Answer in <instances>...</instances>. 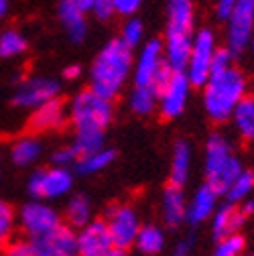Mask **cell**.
<instances>
[{"instance_id": "cell-44", "label": "cell", "mask_w": 254, "mask_h": 256, "mask_svg": "<svg viewBox=\"0 0 254 256\" xmlns=\"http://www.w3.org/2000/svg\"><path fill=\"white\" fill-rule=\"evenodd\" d=\"M250 49H252V53H254V35H252V39H250Z\"/></svg>"}, {"instance_id": "cell-11", "label": "cell", "mask_w": 254, "mask_h": 256, "mask_svg": "<svg viewBox=\"0 0 254 256\" xmlns=\"http://www.w3.org/2000/svg\"><path fill=\"white\" fill-rule=\"evenodd\" d=\"M59 92H61V84L53 78H47V76L28 78L16 88L12 96V104L22 110H35L41 104L53 98H59Z\"/></svg>"}, {"instance_id": "cell-19", "label": "cell", "mask_w": 254, "mask_h": 256, "mask_svg": "<svg viewBox=\"0 0 254 256\" xmlns=\"http://www.w3.org/2000/svg\"><path fill=\"white\" fill-rule=\"evenodd\" d=\"M185 212H187V198L183 187L167 185L161 194V218L167 228L175 230L181 224H185Z\"/></svg>"}, {"instance_id": "cell-12", "label": "cell", "mask_w": 254, "mask_h": 256, "mask_svg": "<svg viewBox=\"0 0 254 256\" xmlns=\"http://www.w3.org/2000/svg\"><path fill=\"white\" fill-rule=\"evenodd\" d=\"M254 30V0H236V6L228 18V45L232 55L242 53L252 39Z\"/></svg>"}, {"instance_id": "cell-18", "label": "cell", "mask_w": 254, "mask_h": 256, "mask_svg": "<svg viewBox=\"0 0 254 256\" xmlns=\"http://www.w3.org/2000/svg\"><path fill=\"white\" fill-rule=\"evenodd\" d=\"M246 216L242 214V210L234 204H224V206H218L216 214L210 220V226H212V236L214 240L220 238H226L230 234H238L242 230V226L246 224Z\"/></svg>"}, {"instance_id": "cell-20", "label": "cell", "mask_w": 254, "mask_h": 256, "mask_svg": "<svg viewBox=\"0 0 254 256\" xmlns=\"http://www.w3.org/2000/svg\"><path fill=\"white\" fill-rule=\"evenodd\" d=\"M194 169V146L187 140H177L171 152V167H169V185L185 187Z\"/></svg>"}, {"instance_id": "cell-31", "label": "cell", "mask_w": 254, "mask_h": 256, "mask_svg": "<svg viewBox=\"0 0 254 256\" xmlns=\"http://www.w3.org/2000/svg\"><path fill=\"white\" fill-rule=\"evenodd\" d=\"M16 230V214L10 204L0 200V248H4Z\"/></svg>"}, {"instance_id": "cell-4", "label": "cell", "mask_w": 254, "mask_h": 256, "mask_svg": "<svg viewBox=\"0 0 254 256\" xmlns=\"http://www.w3.org/2000/svg\"><path fill=\"white\" fill-rule=\"evenodd\" d=\"M244 171L242 158L234 152L230 138L224 132H212L204 146V175L216 194L226 196L228 187Z\"/></svg>"}, {"instance_id": "cell-29", "label": "cell", "mask_w": 254, "mask_h": 256, "mask_svg": "<svg viewBox=\"0 0 254 256\" xmlns=\"http://www.w3.org/2000/svg\"><path fill=\"white\" fill-rule=\"evenodd\" d=\"M26 51V39L14 28H6L2 35H0V57L10 59V57H18Z\"/></svg>"}, {"instance_id": "cell-43", "label": "cell", "mask_w": 254, "mask_h": 256, "mask_svg": "<svg viewBox=\"0 0 254 256\" xmlns=\"http://www.w3.org/2000/svg\"><path fill=\"white\" fill-rule=\"evenodd\" d=\"M8 8H10V2H8V0H0V18L6 16Z\"/></svg>"}, {"instance_id": "cell-30", "label": "cell", "mask_w": 254, "mask_h": 256, "mask_svg": "<svg viewBox=\"0 0 254 256\" xmlns=\"http://www.w3.org/2000/svg\"><path fill=\"white\" fill-rule=\"evenodd\" d=\"M244 250H246V238L238 232L216 240L212 256H244Z\"/></svg>"}, {"instance_id": "cell-45", "label": "cell", "mask_w": 254, "mask_h": 256, "mask_svg": "<svg viewBox=\"0 0 254 256\" xmlns=\"http://www.w3.org/2000/svg\"><path fill=\"white\" fill-rule=\"evenodd\" d=\"M248 256H254V250H252V252H250V254H248Z\"/></svg>"}, {"instance_id": "cell-39", "label": "cell", "mask_w": 254, "mask_h": 256, "mask_svg": "<svg viewBox=\"0 0 254 256\" xmlns=\"http://www.w3.org/2000/svg\"><path fill=\"white\" fill-rule=\"evenodd\" d=\"M82 74H84L82 66H68L66 70H63V78H66V80H70V82H76V80H80V78H82Z\"/></svg>"}, {"instance_id": "cell-25", "label": "cell", "mask_w": 254, "mask_h": 256, "mask_svg": "<svg viewBox=\"0 0 254 256\" xmlns=\"http://www.w3.org/2000/svg\"><path fill=\"white\" fill-rule=\"evenodd\" d=\"M66 224L74 230L84 228L86 224H90L94 220V206L92 200L84 194H74L72 198H68L66 202Z\"/></svg>"}, {"instance_id": "cell-24", "label": "cell", "mask_w": 254, "mask_h": 256, "mask_svg": "<svg viewBox=\"0 0 254 256\" xmlns=\"http://www.w3.org/2000/svg\"><path fill=\"white\" fill-rule=\"evenodd\" d=\"M59 18L66 26V33L72 39V43H82L88 37V22H86V12L78 10L68 0H61L59 4Z\"/></svg>"}, {"instance_id": "cell-14", "label": "cell", "mask_w": 254, "mask_h": 256, "mask_svg": "<svg viewBox=\"0 0 254 256\" xmlns=\"http://www.w3.org/2000/svg\"><path fill=\"white\" fill-rule=\"evenodd\" d=\"M68 106L59 98H53L39 108L33 110L28 118V130L33 134H43V132H53L66 126L68 122Z\"/></svg>"}, {"instance_id": "cell-16", "label": "cell", "mask_w": 254, "mask_h": 256, "mask_svg": "<svg viewBox=\"0 0 254 256\" xmlns=\"http://www.w3.org/2000/svg\"><path fill=\"white\" fill-rule=\"evenodd\" d=\"M41 256H78V238L76 230L68 224H59L49 234L33 240Z\"/></svg>"}, {"instance_id": "cell-28", "label": "cell", "mask_w": 254, "mask_h": 256, "mask_svg": "<svg viewBox=\"0 0 254 256\" xmlns=\"http://www.w3.org/2000/svg\"><path fill=\"white\" fill-rule=\"evenodd\" d=\"M252 191H254V171L252 169H244L234 179V183L228 187L224 198L228 200V204L240 206L242 202H246L248 198H252Z\"/></svg>"}, {"instance_id": "cell-17", "label": "cell", "mask_w": 254, "mask_h": 256, "mask_svg": "<svg viewBox=\"0 0 254 256\" xmlns=\"http://www.w3.org/2000/svg\"><path fill=\"white\" fill-rule=\"evenodd\" d=\"M218 200L220 196L208 185L202 183L196 191L192 200H187V212H185V222L189 224L192 228H198L202 224H208L212 220V216L218 210Z\"/></svg>"}, {"instance_id": "cell-8", "label": "cell", "mask_w": 254, "mask_h": 256, "mask_svg": "<svg viewBox=\"0 0 254 256\" xmlns=\"http://www.w3.org/2000/svg\"><path fill=\"white\" fill-rule=\"evenodd\" d=\"M59 224H63L59 212L49 202H41V200H30L16 214V226H20V230L28 240H37L49 234Z\"/></svg>"}, {"instance_id": "cell-6", "label": "cell", "mask_w": 254, "mask_h": 256, "mask_svg": "<svg viewBox=\"0 0 254 256\" xmlns=\"http://www.w3.org/2000/svg\"><path fill=\"white\" fill-rule=\"evenodd\" d=\"M74 189V175L66 167H47L35 169L26 179V191L33 200L55 202L68 198Z\"/></svg>"}, {"instance_id": "cell-38", "label": "cell", "mask_w": 254, "mask_h": 256, "mask_svg": "<svg viewBox=\"0 0 254 256\" xmlns=\"http://www.w3.org/2000/svg\"><path fill=\"white\" fill-rule=\"evenodd\" d=\"M234 6H236V0H218L216 2V16L220 20H228Z\"/></svg>"}, {"instance_id": "cell-9", "label": "cell", "mask_w": 254, "mask_h": 256, "mask_svg": "<svg viewBox=\"0 0 254 256\" xmlns=\"http://www.w3.org/2000/svg\"><path fill=\"white\" fill-rule=\"evenodd\" d=\"M106 226H108V232H110V238H112V246H118V248H124L128 250L130 246H134V240H136V234L142 226L140 222V214L134 206L130 204H114L106 218Z\"/></svg>"}, {"instance_id": "cell-40", "label": "cell", "mask_w": 254, "mask_h": 256, "mask_svg": "<svg viewBox=\"0 0 254 256\" xmlns=\"http://www.w3.org/2000/svg\"><path fill=\"white\" fill-rule=\"evenodd\" d=\"M70 4H74L78 10H82V12H88V10H92V4H94V0H68Z\"/></svg>"}, {"instance_id": "cell-34", "label": "cell", "mask_w": 254, "mask_h": 256, "mask_svg": "<svg viewBox=\"0 0 254 256\" xmlns=\"http://www.w3.org/2000/svg\"><path fill=\"white\" fill-rule=\"evenodd\" d=\"M76 161H78V152H76L74 144H61L51 152V165L53 167L70 169L72 165H76Z\"/></svg>"}, {"instance_id": "cell-5", "label": "cell", "mask_w": 254, "mask_h": 256, "mask_svg": "<svg viewBox=\"0 0 254 256\" xmlns=\"http://www.w3.org/2000/svg\"><path fill=\"white\" fill-rule=\"evenodd\" d=\"M173 70L165 63V55H163V43L158 39L146 41L134 61L132 68V80L136 88H152L156 94L161 90L167 80L171 78Z\"/></svg>"}, {"instance_id": "cell-2", "label": "cell", "mask_w": 254, "mask_h": 256, "mask_svg": "<svg viewBox=\"0 0 254 256\" xmlns=\"http://www.w3.org/2000/svg\"><path fill=\"white\" fill-rule=\"evenodd\" d=\"M132 49L124 45L118 37L108 41L90 68V90L106 100L118 98V94L124 90L126 82L132 76Z\"/></svg>"}, {"instance_id": "cell-41", "label": "cell", "mask_w": 254, "mask_h": 256, "mask_svg": "<svg viewBox=\"0 0 254 256\" xmlns=\"http://www.w3.org/2000/svg\"><path fill=\"white\" fill-rule=\"evenodd\" d=\"M238 208H240V210H242V214L248 218V216H252V214H254V200H252V198H248V200H246V202H242Z\"/></svg>"}, {"instance_id": "cell-33", "label": "cell", "mask_w": 254, "mask_h": 256, "mask_svg": "<svg viewBox=\"0 0 254 256\" xmlns=\"http://www.w3.org/2000/svg\"><path fill=\"white\" fill-rule=\"evenodd\" d=\"M2 256H41L37 244L33 240H10L4 248H2Z\"/></svg>"}, {"instance_id": "cell-15", "label": "cell", "mask_w": 254, "mask_h": 256, "mask_svg": "<svg viewBox=\"0 0 254 256\" xmlns=\"http://www.w3.org/2000/svg\"><path fill=\"white\" fill-rule=\"evenodd\" d=\"M78 256H102L112 248V238L104 220H92L84 228L76 230Z\"/></svg>"}, {"instance_id": "cell-3", "label": "cell", "mask_w": 254, "mask_h": 256, "mask_svg": "<svg viewBox=\"0 0 254 256\" xmlns=\"http://www.w3.org/2000/svg\"><path fill=\"white\" fill-rule=\"evenodd\" d=\"M202 90L204 110L208 118L216 124H224L232 118L234 108L248 94V80L236 66H230L226 70L212 72Z\"/></svg>"}, {"instance_id": "cell-10", "label": "cell", "mask_w": 254, "mask_h": 256, "mask_svg": "<svg viewBox=\"0 0 254 256\" xmlns=\"http://www.w3.org/2000/svg\"><path fill=\"white\" fill-rule=\"evenodd\" d=\"M189 94H192V84H189L185 72H173L167 84L156 94V110L163 120H175L183 116Z\"/></svg>"}, {"instance_id": "cell-7", "label": "cell", "mask_w": 254, "mask_h": 256, "mask_svg": "<svg viewBox=\"0 0 254 256\" xmlns=\"http://www.w3.org/2000/svg\"><path fill=\"white\" fill-rule=\"evenodd\" d=\"M218 51L216 35L212 28H200L194 35L192 41V51H189V61L185 68V76L192 84V88H202L210 74H212V63L214 55Z\"/></svg>"}, {"instance_id": "cell-23", "label": "cell", "mask_w": 254, "mask_h": 256, "mask_svg": "<svg viewBox=\"0 0 254 256\" xmlns=\"http://www.w3.org/2000/svg\"><path fill=\"white\" fill-rule=\"evenodd\" d=\"M41 156H43V142L37 136H20L10 144V161L20 169L33 167L35 163H39Z\"/></svg>"}, {"instance_id": "cell-42", "label": "cell", "mask_w": 254, "mask_h": 256, "mask_svg": "<svg viewBox=\"0 0 254 256\" xmlns=\"http://www.w3.org/2000/svg\"><path fill=\"white\" fill-rule=\"evenodd\" d=\"M102 256H130L128 254V250H124V248H118V246H112V248H108Z\"/></svg>"}, {"instance_id": "cell-21", "label": "cell", "mask_w": 254, "mask_h": 256, "mask_svg": "<svg viewBox=\"0 0 254 256\" xmlns=\"http://www.w3.org/2000/svg\"><path fill=\"white\" fill-rule=\"evenodd\" d=\"M167 246V234L165 228H161L158 224H142L136 240H134V248L138 250L140 256H158Z\"/></svg>"}, {"instance_id": "cell-13", "label": "cell", "mask_w": 254, "mask_h": 256, "mask_svg": "<svg viewBox=\"0 0 254 256\" xmlns=\"http://www.w3.org/2000/svg\"><path fill=\"white\" fill-rule=\"evenodd\" d=\"M194 0H169L165 43H192L194 41Z\"/></svg>"}, {"instance_id": "cell-27", "label": "cell", "mask_w": 254, "mask_h": 256, "mask_svg": "<svg viewBox=\"0 0 254 256\" xmlns=\"http://www.w3.org/2000/svg\"><path fill=\"white\" fill-rule=\"evenodd\" d=\"M128 108L136 116H150L156 112V92L152 88H132L128 96Z\"/></svg>"}, {"instance_id": "cell-46", "label": "cell", "mask_w": 254, "mask_h": 256, "mask_svg": "<svg viewBox=\"0 0 254 256\" xmlns=\"http://www.w3.org/2000/svg\"><path fill=\"white\" fill-rule=\"evenodd\" d=\"M0 161H2V154H0Z\"/></svg>"}, {"instance_id": "cell-35", "label": "cell", "mask_w": 254, "mask_h": 256, "mask_svg": "<svg viewBox=\"0 0 254 256\" xmlns=\"http://www.w3.org/2000/svg\"><path fill=\"white\" fill-rule=\"evenodd\" d=\"M112 6H114V12L116 14H122V16H130L138 10L142 0H110Z\"/></svg>"}, {"instance_id": "cell-36", "label": "cell", "mask_w": 254, "mask_h": 256, "mask_svg": "<svg viewBox=\"0 0 254 256\" xmlns=\"http://www.w3.org/2000/svg\"><path fill=\"white\" fill-rule=\"evenodd\" d=\"M92 12L96 14V18H98V20H110V18L116 14L110 0H94V4H92Z\"/></svg>"}, {"instance_id": "cell-1", "label": "cell", "mask_w": 254, "mask_h": 256, "mask_svg": "<svg viewBox=\"0 0 254 256\" xmlns=\"http://www.w3.org/2000/svg\"><path fill=\"white\" fill-rule=\"evenodd\" d=\"M68 118L74 126L72 144L78 156H82L106 146V130L114 120V104L88 88L72 98Z\"/></svg>"}, {"instance_id": "cell-26", "label": "cell", "mask_w": 254, "mask_h": 256, "mask_svg": "<svg viewBox=\"0 0 254 256\" xmlns=\"http://www.w3.org/2000/svg\"><path fill=\"white\" fill-rule=\"evenodd\" d=\"M114 161H116V150L110 148V146H104L100 150H94V152L78 156L76 171L80 175H96V173L106 171Z\"/></svg>"}, {"instance_id": "cell-32", "label": "cell", "mask_w": 254, "mask_h": 256, "mask_svg": "<svg viewBox=\"0 0 254 256\" xmlns=\"http://www.w3.org/2000/svg\"><path fill=\"white\" fill-rule=\"evenodd\" d=\"M142 33H144V30H142V22L138 18H128V20L124 22L118 39L124 45H128L130 49H134V47H138L142 43Z\"/></svg>"}, {"instance_id": "cell-37", "label": "cell", "mask_w": 254, "mask_h": 256, "mask_svg": "<svg viewBox=\"0 0 254 256\" xmlns=\"http://www.w3.org/2000/svg\"><path fill=\"white\" fill-rule=\"evenodd\" d=\"M194 248H196V240L194 236H187L183 240H179L173 250H171V256H192L194 254Z\"/></svg>"}, {"instance_id": "cell-22", "label": "cell", "mask_w": 254, "mask_h": 256, "mask_svg": "<svg viewBox=\"0 0 254 256\" xmlns=\"http://www.w3.org/2000/svg\"><path fill=\"white\" fill-rule=\"evenodd\" d=\"M230 120L234 124L236 134L244 142L254 144V92L246 94L244 98L240 100V104L234 108Z\"/></svg>"}]
</instances>
